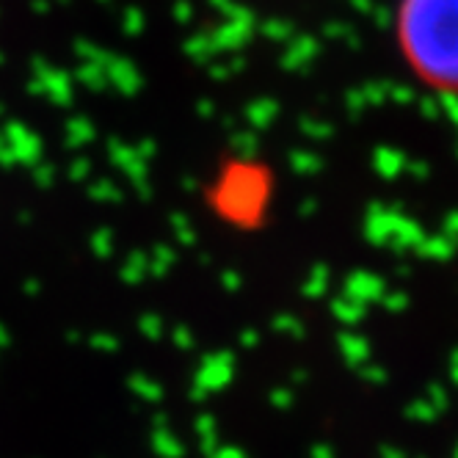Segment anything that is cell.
Here are the masks:
<instances>
[{
    "mask_svg": "<svg viewBox=\"0 0 458 458\" xmlns=\"http://www.w3.org/2000/svg\"><path fill=\"white\" fill-rule=\"evenodd\" d=\"M395 34L425 86L458 94V0H401Z\"/></svg>",
    "mask_w": 458,
    "mask_h": 458,
    "instance_id": "obj_1",
    "label": "cell"
}]
</instances>
